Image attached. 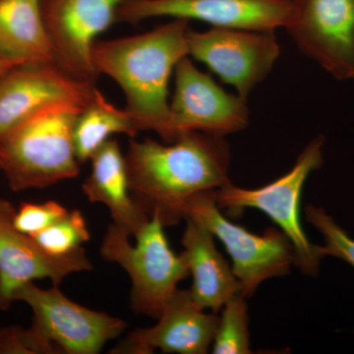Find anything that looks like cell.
<instances>
[{
  "instance_id": "3",
  "label": "cell",
  "mask_w": 354,
  "mask_h": 354,
  "mask_svg": "<svg viewBox=\"0 0 354 354\" xmlns=\"http://www.w3.org/2000/svg\"><path fill=\"white\" fill-rule=\"evenodd\" d=\"M82 109L71 102L50 104L0 139V171L11 189L48 187L78 176L74 127Z\"/></svg>"
},
{
  "instance_id": "11",
  "label": "cell",
  "mask_w": 354,
  "mask_h": 354,
  "mask_svg": "<svg viewBox=\"0 0 354 354\" xmlns=\"http://www.w3.org/2000/svg\"><path fill=\"white\" fill-rule=\"evenodd\" d=\"M292 2L288 0H127L116 23L139 24L151 18L197 20L212 28L276 31L286 28Z\"/></svg>"
},
{
  "instance_id": "12",
  "label": "cell",
  "mask_w": 354,
  "mask_h": 354,
  "mask_svg": "<svg viewBox=\"0 0 354 354\" xmlns=\"http://www.w3.org/2000/svg\"><path fill=\"white\" fill-rule=\"evenodd\" d=\"M174 92L169 102L176 140L186 132L223 136L248 127L246 99L218 85L185 57L174 71Z\"/></svg>"
},
{
  "instance_id": "9",
  "label": "cell",
  "mask_w": 354,
  "mask_h": 354,
  "mask_svg": "<svg viewBox=\"0 0 354 354\" xmlns=\"http://www.w3.org/2000/svg\"><path fill=\"white\" fill-rule=\"evenodd\" d=\"M286 29L330 75L354 81V0H293Z\"/></svg>"
},
{
  "instance_id": "8",
  "label": "cell",
  "mask_w": 354,
  "mask_h": 354,
  "mask_svg": "<svg viewBox=\"0 0 354 354\" xmlns=\"http://www.w3.org/2000/svg\"><path fill=\"white\" fill-rule=\"evenodd\" d=\"M188 55L206 65L221 82L247 100L279 59L274 31L211 28L187 32Z\"/></svg>"
},
{
  "instance_id": "1",
  "label": "cell",
  "mask_w": 354,
  "mask_h": 354,
  "mask_svg": "<svg viewBox=\"0 0 354 354\" xmlns=\"http://www.w3.org/2000/svg\"><path fill=\"white\" fill-rule=\"evenodd\" d=\"M134 201L165 227L183 218L186 203L196 195L230 183V145L223 136L191 131L171 143L131 140L125 153Z\"/></svg>"
},
{
  "instance_id": "17",
  "label": "cell",
  "mask_w": 354,
  "mask_h": 354,
  "mask_svg": "<svg viewBox=\"0 0 354 354\" xmlns=\"http://www.w3.org/2000/svg\"><path fill=\"white\" fill-rule=\"evenodd\" d=\"M90 160L92 169L83 183L84 194L91 203L104 205L116 227L136 236L150 218L133 199L125 155L118 140L109 139Z\"/></svg>"
},
{
  "instance_id": "23",
  "label": "cell",
  "mask_w": 354,
  "mask_h": 354,
  "mask_svg": "<svg viewBox=\"0 0 354 354\" xmlns=\"http://www.w3.org/2000/svg\"><path fill=\"white\" fill-rule=\"evenodd\" d=\"M68 212L62 204L53 200L41 204L23 203L19 209H16L13 223L21 232L32 236L57 223Z\"/></svg>"
},
{
  "instance_id": "13",
  "label": "cell",
  "mask_w": 354,
  "mask_h": 354,
  "mask_svg": "<svg viewBox=\"0 0 354 354\" xmlns=\"http://www.w3.org/2000/svg\"><path fill=\"white\" fill-rule=\"evenodd\" d=\"M15 212L10 202L0 199V311L9 309L16 291L26 283L48 279L59 286L70 274L94 268L83 247L65 256L46 253L15 227Z\"/></svg>"
},
{
  "instance_id": "26",
  "label": "cell",
  "mask_w": 354,
  "mask_h": 354,
  "mask_svg": "<svg viewBox=\"0 0 354 354\" xmlns=\"http://www.w3.org/2000/svg\"><path fill=\"white\" fill-rule=\"evenodd\" d=\"M288 1L292 2V1H293V0H288Z\"/></svg>"
},
{
  "instance_id": "14",
  "label": "cell",
  "mask_w": 354,
  "mask_h": 354,
  "mask_svg": "<svg viewBox=\"0 0 354 354\" xmlns=\"http://www.w3.org/2000/svg\"><path fill=\"white\" fill-rule=\"evenodd\" d=\"M95 83L78 80L55 64H24L0 80V139L31 114L57 102L85 106Z\"/></svg>"
},
{
  "instance_id": "22",
  "label": "cell",
  "mask_w": 354,
  "mask_h": 354,
  "mask_svg": "<svg viewBox=\"0 0 354 354\" xmlns=\"http://www.w3.org/2000/svg\"><path fill=\"white\" fill-rule=\"evenodd\" d=\"M309 223L322 234L325 245H319L321 254L339 258L354 268V239L339 227L323 208L309 205L305 209Z\"/></svg>"
},
{
  "instance_id": "7",
  "label": "cell",
  "mask_w": 354,
  "mask_h": 354,
  "mask_svg": "<svg viewBox=\"0 0 354 354\" xmlns=\"http://www.w3.org/2000/svg\"><path fill=\"white\" fill-rule=\"evenodd\" d=\"M14 301L31 307L34 316L30 329L50 354L99 353L127 327L121 318L72 301L58 286L43 290L31 281L16 291Z\"/></svg>"
},
{
  "instance_id": "5",
  "label": "cell",
  "mask_w": 354,
  "mask_h": 354,
  "mask_svg": "<svg viewBox=\"0 0 354 354\" xmlns=\"http://www.w3.org/2000/svg\"><path fill=\"white\" fill-rule=\"evenodd\" d=\"M324 136L312 140L288 174L263 187L246 189L230 183L215 191L218 208L232 215L236 216L245 209H256L269 216L292 244L297 267L311 277L318 274L324 256L319 245L311 243L305 234L300 221V202L310 174L324 164Z\"/></svg>"
},
{
  "instance_id": "18",
  "label": "cell",
  "mask_w": 354,
  "mask_h": 354,
  "mask_svg": "<svg viewBox=\"0 0 354 354\" xmlns=\"http://www.w3.org/2000/svg\"><path fill=\"white\" fill-rule=\"evenodd\" d=\"M0 51L23 64H55L41 0H0Z\"/></svg>"
},
{
  "instance_id": "6",
  "label": "cell",
  "mask_w": 354,
  "mask_h": 354,
  "mask_svg": "<svg viewBox=\"0 0 354 354\" xmlns=\"http://www.w3.org/2000/svg\"><path fill=\"white\" fill-rule=\"evenodd\" d=\"M183 218H190L220 239L232 261V271L241 283V295L252 297L267 279L283 277L297 266L295 248L279 228L262 234L227 220L216 204L215 191L196 195L186 203Z\"/></svg>"
},
{
  "instance_id": "16",
  "label": "cell",
  "mask_w": 354,
  "mask_h": 354,
  "mask_svg": "<svg viewBox=\"0 0 354 354\" xmlns=\"http://www.w3.org/2000/svg\"><path fill=\"white\" fill-rule=\"evenodd\" d=\"M185 221L181 244L193 279L191 297L201 308L218 313L228 300L241 295V281L218 252L215 236L196 221Z\"/></svg>"
},
{
  "instance_id": "20",
  "label": "cell",
  "mask_w": 354,
  "mask_h": 354,
  "mask_svg": "<svg viewBox=\"0 0 354 354\" xmlns=\"http://www.w3.org/2000/svg\"><path fill=\"white\" fill-rule=\"evenodd\" d=\"M218 327L212 344L215 354H248L250 334L248 329V307L245 297L235 295L221 309Z\"/></svg>"
},
{
  "instance_id": "19",
  "label": "cell",
  "mask_w": 354,
  "mask_h": 354,
  "mask_svg": "<svg viewBox=\"0 0 354 354\" xmlns=\"http://www.w3.org/2000/svg\"><path fill=\"white\" fill-rule=\"evenodd\" d=\"M141 131L127 109H118L95 90L79 113L74 127V146L79 164H85L111 136L127 134L134 138Z\"/></svg>"
},
{
  "instance_id": "15",
  "label": "cell",
  "mask_w": 354,
  "mask_h": 354,
  "mask_svg": "<svg viewBox=\"0 0 354 354\" xmlns=\"http://www.w3.org/2000/svg\"><path fill=\"white\" fill-rule=\"evenodd\" d=\"M218 316L208 313L194 301L189 290H177L158 317L157 325L130 332L111 354L208 353Z\"/></svg>"
},
{
  "instance_id": "4",
  "label": "cell",
  "mask_w": 354,
  "mask_h": 354,
  "mask_svg": "<svg viewBox=\"0 0 354 354\" xmlns=\"http://www.w3.org/2000/svg\"><path fill=\"white\" fill-rule=\"evenodd\" d=\"M165 225L155 214L135 236L111 223L101 245V257L122 267L131 279L130 305L135 313L158 319L177 286L189 274L183 252L176 254L169 246Z\"/></svg>"
},
{
  "instance_id": "2",
  "label": "cell",
  "mask_w": 354,
  "mask_h": 354,
  "mask_svg": "<svg viewBox=\"0 0 354 354\" xmlns=\"http://www.w3.org/2000/svg\"><path fill=\"white\" fill-rule=\"evenodd\" d=\"M189 21L174 19L153 31L100 41L92 51L97 73L118 84L141 131H153L165 143L176 141L169 86L176 65L188 55Z\"/></svg>"
},
{
  "instance_id": "21",
  "label": "cell",
  "mask_w": 354,
  "mask_h": 354,
  "mask_svg": "<svg viewBox=\"0 0 354 354\" xmlns=\"http://www.w3.org/2000/svg\"><path fill=\"white\" fill-rule=\"evenodd\" d=\"M32 237L46 253L65 256L78 250L90 241V230L82 213L79 209H73Z\"/></svg>"
},
{
  "instance_id": "10",
  "label": "cell",
  "mask_w": 354,
  "mask_h": 354,
  "mask_svg": "<svg viewBox=\"0 0 354 354\" xmlns=\"http://www.w3.org/2000/svg\"><path fill=\"white\" fill-rule=\"evenodd\" d=\"M127 0H41L55 64L69 75L95 83L99 77L92 51L100 35L116 23Z\"/></svg>"
},
{
  "instance_id": "24",
  "label": "cell",
  "mask_w": 354,
  "mask_h": 354,
  "mask_svg": "<svg viewBox=\"0 0 354 354\" xmlns=\"http://www.w3.org/2000/svg\"><path fill=\"white\" fill-rule=\"evenodd\" d=\"M0 353L50 354L31 329L7 327L0 329Z\"/></svg>"
},
{
  "instance_id": "25",
  "label": "cell",
  "mask_w": 354,
  "mask_h": 354,
  "mask_svg": "<svg viewBox=\"0 0 354 354\" xmlns=\"http://www.w3.org/2000/svg\"><path fill=\"white\" fill-rule=\"evenodd\" d=\"M21 64H24L19 62V60L15 59V58L4 55L3 53L0 51V80H1L10 70L15 68L16 66Z\"/></svg>"
}]
</instances>
